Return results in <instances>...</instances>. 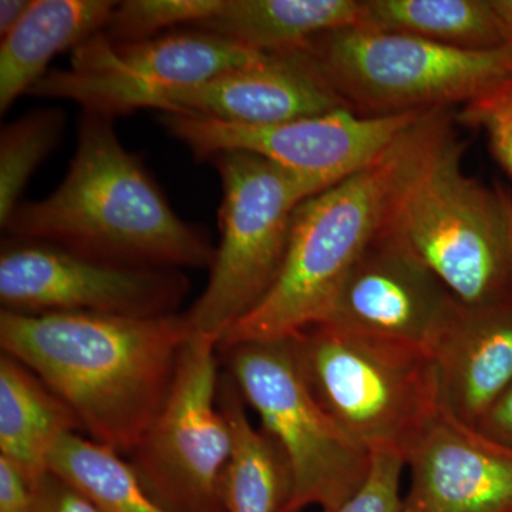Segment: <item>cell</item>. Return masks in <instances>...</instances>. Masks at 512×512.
Returning <instances> with one entry per match:
<instances>
[{"mask_svg":"<svg viewBox=\"0 0 512 512\" xmlns=\"http://www.w3.org/2000/svg\"><path fill=\"white\" fill-rule=\"evenodd\" d=\"M429 111L365 117L340 109L265 126L174 113H161L158 120L198 160L245 151L329 188L375 161Z\"/></svg>","mask_w":512,"mask_h":512,"instance_id":"7c38bea8","label":"cell"},{"mask_svg":"<svg viewBox=\"0 0 512 512\" xmlns=\"http://www.w3.org/2000/svg\"><path fill=\"white\" fill-rule=\"evenodd\" d=\"M289 342L323 409L370 453L393 450L406 457L439 413L429 350L326 323Z\"/></svg>","mask_w":512,"mask_h":512,"instance_id":"5b68a950","label":"cell"},{"mask_svg":"<svg viewBox=\"0 0 512 512\" xmlns=\"http://www.w3.org/2000/svg\"><path fill=\"white\" fill-rule=\"evenodd\" d=\"M222 5L224 0H126L117 3L101 33L111 43L140 42L164 29L204 22Z\"/></svg>","mask_w":512,"mask_h":512,"instance_id":"cb8c5ba5","label":"cell"},{"mask_svg":"<svg viewBox=\"0 0 512 512\" xmlns=\"http://www.w3.org/2000/svg\"><path fill=\"white\" fill-rule=\"evenodd\" d=\"M406 460L399 451L377 450L365 483L335 510L322 512H404L402 478Z\"/></svg>","mask_w":512,"mask_h":512,"instance_id":"d4e9b609","label":"cell"},{"mask_svg":"<svg viewBox=\"0 0 512 512\" xmlns=\"http://www.w3.org/2000/svg\"><path fill=\"white\" fill-rule=\"evenodd\" d=\"M457 305L430 269L382 232L350 269L320 323L430 352Z\"/></svg>","mask_w":512,"mask_h":512,"instance_id":"4fadbf2b","label":"cell"},{"mask_svg":"<svg viewBox=\"0 0 512 512\" xmlns=\"http://www.w3.org/2000/svg\"><path fill=\"white\" fill-rule=\"evenodd\" d=\"M36 512H100L96 505L53 473H46L35 485Z\"/></svg>","mask_w":512,"mask_h":512,"instance_id":"4316f807","label":"cell"},{"mask_svg":"<svg viewBox=\"0 0 512 512\" xmlns=\"http://www.w3.org/2000/svg\"><path fill=\"white\" fill-rule=\"evenodd\" d=\"M349 110L380 117L471 103L512 80V47L457 49L349 26L303 47Z\"/></svg>","mask_w":512,"mask_h":512,"instance_id":"8992f818","label":"cell"},{"mask_svg":"<svg viewBox=\"0 0 512 512\" xmlns=\"http://www.w3.org/2000/svg\"><path fill=\"white\" fill-rule=\"evenodd\" d=\"M508 217H510L511 247H512V198L507 194Z\"/></svg>","mask_w":512,"mask_h":512,"instance_id":"1f68e13d","label":"cell"},{"mask_svg":"<svg viewBox=\"0 0 512 512\" xmlns=\"http://www.w3.org/2000/svg\"><path fill=\"white\" fill-rule=\"evenodd\" d=\"M359 15V0H224L215 15L192 26L272 55L355 26Z\"/></svg>","mask_w":512,"mask_h":512,"instance_id":"d6986e66","label":"cell"},{"mask_svg":"<svg viewBox=\"0 0 512 512\" xmlns=\"http://www.w3.org/2000/svg\"><path fill=\"white\" fill-rule=\"evenodd\" d=\"M461 120L484 131L495 161L512 180V80L466 104Z\"/></svg>","mask_w":512,"mask_h":512,"instance_id":"484cf974","label":"cell"},{"mask_svg":"<svg viewBox=\"0 0 512 512\" xmlns=\"http://www.w3.org/2000/svg\"><path fill=\"white\" fill-rule=\"evenodd\" d=\"M62 110L30 111L0 134V225L8 224L18 208L30 177L55 150L63 136Z\"/></svg>","mask_w":512,"mask_h":512,"instance_id":"603a6c76","label":"cell"},{"mask_svg":"<svg viewBox=\"0 0 512 512\" xmlns=\"http://www.w3.org/2000/svg\"><path fill=\"white\" fill-rule=\"evenodd\" d=\"M495 15L500 20L503 29L505 43L512 47V0H490Z\"/></svg>","mask_w":512,"mask_h":512,"instance_id":"4dcf8cb0","label":"cell"},{"mask_svg":"<svg viewBox=\"0 0 512 512\" xmlns=\"http://www.w3.org/2000/svg\"><path fill=\"white\" fill-rule=\"evenodd\" d=\"M82 424L59 394L15 357L0 356V457L35 485L57 441Z\"/></svg>","mask_w":512,"mask_h":512,"instance_id":"ac0fdd59","label":"cell"},{"mask_svg":"<svg viewBox=\"0 0 512 512\" xmlns=\"http://www.w3.org/2000/svg\"><path fill=\"white\" fill-rule=\"evenodd\" d=\"M430 355L441 409L477 427L512 386V302L490 306L458 302Z\"/></svg>","mask_w":512,"mask_h":512,"instance_id":"2e32d148","label":"cell"},{"mask_svg":"<svg viewBox=\"0 0 512 512\" xmlns=\"http://www.w3.org/2000/svg\"><path fill=\"white\" fill-rule=\"evenodd\" d=\"M265 55L194 26L131 43L99 33L74 50L72 69L47 72L29 93L113 119L141 109L148 94L200 86Z\"/></svg>","mask_w":512,"mask_h":512,"instance_id":"30bf717a","label":"cell"},{"mask_svg":"<svg viewBox=\"0 0 512 512\" xmlns=\"http://www.w3.org/2000/svg\"><path fill=\"white\" fill-rule=\"evenodd\" d=\"M450 121L397 192L383 234L430 269L457 302H512L507 194L468 177Z\"/></svg>","mask_w":512,"mask_h":512,"instance_id":"277c9868","label":"cell"},{"mask_svg":"<svg viewBox=\"0 0 512 512\" xmlns=\"http://www.w3.org/2000/svg\"><path fill=\"white\" fill-rule=\"evenodd\" d=\"M448 121L431 110L372 163L296 208L278 278L220 346L271 342L325 319L340 285L382 234L397 192Z\"/></svg>","mask_w":512,"mask_h":512,"instance_id":"3957f363","label":"cell"},{"mask_svg":"<svg viewBox=\"0 0 512 512\" xmlns=\"http://www.w3.org/2000/svg\"><path fill=\"white\" fill-rule=\"evenodd\" d=\"M143 109L245 126L285 123L348 109L305 50L265 55L188 89L148 94Z\"/></svg>","mask_w":512,"mask_h":512,"instance_id":"5bb4252c","label":"cell"},{"mask_svg":"<svg viewBox=\"0 0 512 512\" xmlns=\"http://www.w3.org/2000/svg\"><path fill=\"white\" fill-rule=\"evenodd\" d=\"M404 458V512H512V447L441 407Z\"/></svg>","mask_w":512,"mask_h":512,"instance_id":"9a60e30c","label":"cell"},{"mask_svg":"<svg viewBox=\"0 0 512 512\" xmlns=\"http://www.w3.org/2000/svg\"><path fill=\"white\" fill-rule=\"evenodd\" d=\"M190 282L178 269L114 264L39 241L9 239L0 254V301L16 313L174 315Z\"/></svg>","mask_w":512,"mask_h":512,"instance_id":"8fae6325","label":"cell"},{"mask_svg":"<svg viewBox=\"0 0 512 512\" xmlns=\"http://www.w3.org/2000/svg\"><path fill=\"white\" fill-rule=\"evenodd\" d=\"M218 406L232 431V454L222 483L225 512H284L291 473L281 448L249 420L247 403L228 373L220 377Z\"/></svg>","mask_w":512,"mask_h":512,"instance_id":"ffe728a7","label":"cell"},{"mask_svg":"<svg viewBox=\"0 0 512 512\" xmlns=\"http://www.w3.org/2000/svg\"><path fill=\"white\" fill-rule=\"evenodd\" d=\"M476 429L485 436L512 447V386L485 413Z\"/></svg>","mask_w":512,"mask_h":512,"instance_id":"f1b7e54d","label":"cell"},{"mask_svg":"<svg viewBox=\"0 0 512 512\" xmlns=\"http://www.w3.org/2000/svg\"><path fill=\"white\" fill-rule=\"evenodd\" d=\"M357 26L457 49L507 46L490 0H366Z\"/></svg>","mask_w":512,"mask_h":512,"instance_id":"44dd1931","label":"cell"},{"mask_svg":"<svg viewBox=\"0 0 512 512\" xmlns=\"http://www.w3.org/2000/svg\"><path fill=\"white\" fill-rule=\"evenodd\" d=\"M218 346L191 335L163 409L128 456L144 490L168 512H225L234 440L218 406Z\"/></svg>","mask_w":512,"mask_h":512,"instance_id":"9c48e42d","label":"cell"},{"mask_svg":"<svg viewBox=\"0 0 512 512\" xmlns=\"http://www.w3.org/2000/svg\"><path fill=\"white\" fill-rule=\"evenodd\" d=\"M49 471L89 498L100 512H168L144 490L124 456L79 433L57 441Z\"/></svg>","mask_w":512,"mask_h":512,"instance_id":"7402d4cb","label":"cell"},{"mask_svg":"<svg viewBox=\"0 0 512 512\" xmlns=\"http://www.w3.org/2000/svg\"><path fill=\"white\" fill-rule=\"evenodd\" d=\"M191 329L185 315H0L2 353L67 403L89 439L128 457L163 409Z\"/></svg>","mask_w":512,"mask_h":512,"instance_id":"6da1fadb","label":"cell"},{"mask_svg":"<svg viewBox=\"0 0 512 512\" xmlns=\"http://www.w3.org/2000/svg\"><path fill=\"white\" fill-rule=\"evenodd\" d=\"M211 160L222 185L221 241L208 284L185 319L191 335L220 345L278 278L296 208L328 187L245 151Z\"/></svg>","mask_w":512,"mask_h":512,"instance_id":"52a82bcc","label":"cell"},{"mask_svg":"<svg viewBox=\"0 0 512 512\" xmlns=\"http://www.w3.org/2000/svg\"><path fill=\"white\" fill-rule=\"evenodd\" d=\"M218 350L245 403L258 414L261 429L288 463L291 497L284 512L330 511L348 501L369 476L372 453L323 409L289 339Z\"/></svg>","mask_w":512,"mask_h":512,"instance_id":"ba28073f","label":"cell"},{"mask_svg":"<svg viewBox=\"0 0 512 512\" xmlns=\"http://www.w3.org/2000/svg\"><path fill=\"white\" fill-rule=\"evenodd\" d=\"M3 228L13 239L121 265L211 268L215 258L207 234L175 214L140 158L121 146L113 119L92 111L60 187L20 202Z\"/></svg>","mask_w":512,"mask_h":512,"instance_id":"7a4b0ae2","label":"cell"},{"mask_svg":"<svg viewBox=\"0 0 512 512\" xmlns=\"http://www.w3.org/2000/svg\"><path fill=\"white\" fill-rule=\"evenodd\" d=\"M111 0H35L0 43V111L29 93L53 57L76 50L106 28Z\"/></svg>","mask_w":512,"mask_h":512,"instance_id":"e0dca14e","label":"cell"},{"mask_svg":"<svg viewBox=\"0 0 512 512\" xmlns=\"http://www.w3.org/2000/svg\"><path fill=\"white\" fill-rule=\"evenodd\" d=\"M0 512H36L33 485L5 457H0Z\"/></svg>","mask_w":512,"mask_h":512,"instance_id":"83f0119b","label":"cell"},{"mask_svg":"<svg viewBox=\"0 0 512 512\" xmlns=\"http://www.w3.org/2000/svg\"><path fill=\"white\" fill-rule=\"evenodd\" d=\"M32 0H2L0 2V36L5 37L16 28Z\"/></svg>","mask_w":512,"mask_h":512,"instance_id":"f546056e","label":"cell"}]
</instances>
